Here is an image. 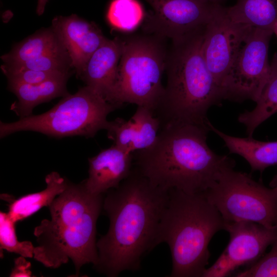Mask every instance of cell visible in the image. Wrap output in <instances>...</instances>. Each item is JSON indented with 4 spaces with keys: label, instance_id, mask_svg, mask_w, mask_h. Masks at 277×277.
Masks as SVG:
<instances>
[{
    "label": "cell",
    "instance_id": "1",
    "mask_svg": "<svg viewBox=\"0 0 277 277\" xmlns=\"http://www.w3.org/2000/svg\"><path fill=\"white\" fill-rule=\"evenodd\" d=\"M169 191L154 186L133 167L129 175L104 197L109 219L107 233L96 242V270L109 277L137 271L142 259L159 244L161 220Z\"/></svg>",
    "mask_w": 277,
    "mask_h": 277
},
{
    "label": "cell",
    "instance_id": "2",
    "mask_svg": "<svg viewBox=\"0 0 277 277\" xmlns=\"http://www.w3.org/2000/svg\"><path fill=\"white\" fill-rule=\"evenodd\" d=\"M209 128L171 122L162 124L150 147L133 153L134 168L154 186L200 194L208 189L234 161L214 152L207 143Z\"/></svg>",
    "mask_w": 277,
    "mask_h": 277
},
{
    "label": "cell",
    "instance_id": "3",
    "mask_svg": "<svg viewBox=\"0 0 277 277\" xmlns=\"http://www.w3.org/2000/svg\"><path fill=\"white\" fill-rule=\"evenodd\" d=\"M103 195L89 193L83 182H69L48 207L51 219L43 220L34 228L37 245L34 259L53 269L71 260L76 276L84 265L94 266L98 261L96 222L103 209Z\"/></svg>",
    "mask_w": 277,
    "mask_h": 277
},
{
    "label": "cell",
    "instance_id": "4",
    "mask_svg": "<svg viewBox=\"0 0 277 277\" xmlns=\"http://www.w3.org/2000/svg\"><path fill=\"white\" fill-rule=\"evenodd\" d=\"M205 28L173 41L166 67L167 85L155 112L162 125L180 122L209 128L207 111L223 100L203 54Z\"/></svg>",
    "mask_w": 277,
    "mask_h": 277
},
{
    "label": "cell",
    "instance_id": "5",
    "mask_svg": "<svg viewBox=\"0 0 277 277\" xmlns=\"http://www.w3.org/2000/svg\"><path fill=\"white\" fill-rule=\"evenodd\" d=\"M225 226L220 213L203 193L169 190L159 242L169 247L172 262L170 276L202 277L210 256L209 242Z\"/></svg>",
    "mask_w": 277,
    "mask_h": 277
},
{
    "label": "cell",
    "instance_id": "6",
    "mask_svg": "<svg viewBox=\"0 0 277 277\" xmlns=\"http://www.w3.org/2000/svg\"><path fill=\"white\" fill-rule=\"evenodd\" d=\"M117 109L87 86L68 94L48 111L11 123H0V137L31 131L55 137L80 135L93 137L106 130L107 116Z\"/></svg>",
    "mask_w": 277,
    "mask_h": 277
},
{
    "label": "cell",
    "instance_id": "7",
    "mask_svg": "<svg viewBox=\"0 0 277 277\" xmlns=\"http://www.w3.org/2000/svg\"><path fill=\"white\" fill-rule=\"evenodd\" d=\"M114 104L124 103L145 107L155 114L163 97L162 78L167 57L159 40L145 37L121 39Z\"/></svg>",
    "mask_w": 277,
    "mask_h": 277
},
{
    "label": "cell",
    "instance_id": "8",
    "mask_svg": "<svg viewBox=\"0 0 277 277\" xmlns=\"http://www.w3.org/2000/svg\"><path fill=\"white\" fill-rule=\"evenodd\" d=\"M234 167L224 169L203 194L225 222L247 221L277 226V188H267Z\"/></svg>",
    "mask_w": 277,
    "mask_h": 277
},
{
    "label": "cell",
    "instance_id": "9",
    "mask_svg": "<svg viewBox=\"0 0 277 277\" xmlns=\"http://www.w3.org/2000/svg\"><path fill=\"white\" fill-rule=\"evenodd\" d=\"M273 34L271 30L250 28L228 72L223 89L224 99L256 102L270 73L268 49Z\"/></svg>",
    "mask_w": 277,
    "mask_h": 277
},
{
    "label": "cell",
    "instance_id": "10",
    "mask_svg": "<svg viewBox=\"0 0 277 277\" xmlns=\"http://www.w3.org/2000/svg\"><path fill=\"white\" fill-rule=\"evenodd\" d=\"M152 7L147 31L175 41L205 28L220 4L207 0H145Z\"/></svg>",
    "mask_w": 277,
    "mask_h": 277
},
{
    "label": "cell",
    "instance_id": "11",
    "mask_svg": "<svg viewBox=\"0 0 277 277\" xmlns=\"http://www.w3.org/2000/svg\"><path fill=\"white\" fill-rule=\"evenodd\" d=\"M251 28L231 21L226 13V7L222 6L205 27L202 52L223 98V87L228 72Z\"/></svg>",
    "mask_w": 277,
    "mask_h": 277
},
{
    "label": "cell",
    "instance_id": "12",
    "mask_svg": "<svg viewBox=\"0 0 277 277\" xmlns=\"http://www.w3.org/2000/svg\"><path fill=\"white\" fill-rule=\"evenodd\" d=\"M51 27L68 53L72 68L80 77L91 56L107 38L94 23L76 14L56 16Z\"/></svg>",
    "mask_w": 277,
    "mask_h": 277
},
{
    "label": "cell",
    "instance_id": "13",
    "mask_svg": "<svg viewBox=\"0 0 277 277\" xmlns=\"http://www.w3.org/2000/svg\"><path fill=\"white\" fill-rule=\"evenodd\" d=\"M224 230L228 232L230 240L223 252L234 270L257 261L277 240V226L270 228L251 222H225Z\"/></svg>",
    "mask_w": 277,
    "mask_h": 277
},
{
    "label": "cell",
    "instance_id": "14",
    "mask_svg": "<svg viewBox=\"0 0 277 277\" xmlns=\"http://www.w3.org/2000/svg\"><path fill=\"white\" fill-rule=\"evenodd\" d=\"M161 125V120L153 111L144 106H137L129 120L117 117L109 121L106 130L108 138L113 142V145L133 153L154 144Z\"/></svg>",
    "mask_w": 277,
    "mask_h": 277
},
{
    "label": "cell",
    "instance_id": "15",
    "mask_svg": "<svg viewBox=\"0 0 277 277\" xmlns=\"http://www.w3.org/2000/svg\"><path fill=\"white\" fill-rule=\"evenodd\" d=\"M88 177L83 181L87 190L95 195H104L117 188L130 174L133 153L113 145L88 159Z\"/></svg>",
    "mask_w": 277,
    "mask_h": 277
},
{
    "label": "cell",
    "instance_id": "16",
    "mask_svg": "<svg viewBox=\"0 0 277 277\" xmlns=\"http://www.w3.org/2000/svg\"><path fill=\"white\" fill-rule=\"evenodd\" d=\"M121 55V39L107 38L91 56L80 77L86 86L117 108L114 95Z\"/></svg>",
    "mask_w": 277,
    "mask_h": 277
},
{
    "label": "cell",
    "instance_id": "17",
    "mask_svg": "<svg viewBox=\"0 0 277 277\" xmlns=\"http://www.w3.org/2000/svg\"><path fill=\"white\" fill-rule=\"evenodd\" d=\"M70 75L34 85L8 82V88L17 97V101L10 109L20 118L32 115L33 108L38 104L69 94L66 84Z\"/></svg>",
    "mask_w": 277,
    "mask_h": 277
},
{
    "label": "cell",
    "instance_id": "18",
    "mask_svg": "<svg viewBox=\"0 0 277 277\" xmlns=\"http://www.w3.org/2000/svg\"><path fill=\"white\" fill-rule=\"evenodd\" d=\"M208 124L210 130L224 141L229 153L243 157L250 166L252 171L262 173L266 168L277 165V141L264 142L252 136H233L219 130L209 121Z\"/></svg>",
    "mask_w": 277,
    "mask_h": 277
},
{
    "label": "cell",
    "instance_id": "19",
    "mask_svg": "<svg viewBox=\"0 0 277 277\" xmlns=\"http://www.w3.org/2000/svg\"><path fill=\"white\" fill-rule=\"evenodd\" d=\"M69 182L57 172L52 171L45 177L46 187L39 192L28 194L17 199H10L8 214L16 223L31 216L43 207H49L54 199L67 188Z\"/></svg>",
    "mask_w": 277,
    "mask_h": 277
},
{
    "label": "cell",
    "instance_id": "20",
    "mask_svg": "<svg viewBox=\"0 0 277 277\" xmlns=\"http://www.w3.org/2000/svg\"><path fill=\"white\" fill-rule=\"evenodd\" d=\"M226 11L233 22L251 27L273 32L277 23V0H236Z\"/></svg>",
    "mask_w": 277,
    "mask_h": 277
},
{
    "label": "cell",
    "instance_id": "21",
    "mask_svg": "<svg viewBox=\"0 0 277 277\" xmlns=\"http://www.w3.org/2000/svg\"><path fill=\"white\" fill-rule=\"evenodd\" d=\"M270 63L268 80L251 111H246L238 116V121L246 127L248 136L263 122L277 113V53Z\"/></svg>",
    "mask_w": 277,
    "mask_h": 277
},
{
    "label": "cell",
    "instance_id": "22",
    "mask_svg": "<svg viewBox=\"0 0 277 277\" xmlns=\"http://www.w3.org/2000/svg\"><path fill=\"white\" fill-rule=\"evenodd\" d=\"M65 48L52 27L40 31L2 55L4 64L14 66Z\"/></svg>",
    "mask_w": 277,
    "mask_h": 277
},
{
    "label": "cell",
    "instance_id": "23",
    "mask_svg": "<svg viewBox=\"0 0 277 277\" xmlns=\"http://www.w3.org/2000/svg\"><path fill=\"white\" fill-rule=\"evenodd\" d=\"M107 16L109 22L114 28L130 31L142 22L144 11L137 0H112Z\"/></svg>",
    "mask_w": 277,
    "mask_h": 277
},
{
    "label": "cell",
    "instance_id": "24",
    "mask_svg": "<svg viewBox=\"0 0 277 277\" xmlns=\"http://www.w3.org/2000/svg\"><path fill=\"white\" fill-rule=\"evenodd\" d=\"M3 65L11 68L44 71L70 73L71 61L65 48L45 54L35 58L14 65Z\"/></svg>",
    "mask_w": 277,
    "mask_h": 277
},
{
    "label": "cell",
    "instance_id": "25",
    "mask_svg": "<svg viewBox=\"0 0 277 277\" xmlns=\"http://www.w3.org/2000/svg\"><path fill=\"white\" fill-rule=\"evenodd\" d=\"M34 247L28 241L17 240L15 232V223L8 212H0V249L1 252L6 250L19 254L25 258H33Z\"/></svg>",
    "mask_w": 277,
    "mask_h": 277
},
{
    "label": "cell",
    "instance_id": "26",
    "mask_svg": "<svg viewBox=\"0 0 277 277\" xmlns=\"http://www.w3.org/2000/svg\"><path fill=\"white\" fill-rule=\"evenodd\" d=\"M1 69L7 77L8 82L30 85L41 83L65 75H70V73L13 69L3 65H2Z\"/></svg>",
    "mask_w": 277,
    "mask_h": 277
},
{
    "label": "cell",
    "instance_id": "27",
    "mask_svg": "<svg viewBox=\"0 0 277 277\" xmlns=\"http://www.w3.org/2000/svg\"><path fill=\"white\" fill-rule=\"evenodd\" d=\"M237 277H277V240L271 250L245 270L236 274Z\"/></svg>",
    "mask_w": 277,
    "mask_h": 277
},
{
    "label": "cell",
    "instance_id": "28",
    "mask_svg": "<svg viewBox=\"0 0 277 277\" xmlns=\"http://www.w3.org/2000/svg\"><path fill=\"white\" fill-rule=\"evenodd\" d=\"M234 269L224 252H222L215 263L206 268L202 277H225L230 275Z\"/></svg>",
    "mask_w": 277,
    "mask_h": 277
},
{
    "label": "cell",
    "instance_id": "29",
    "mask_svg": "<svg viewBox=\"0 0 277 277\" xmlns=\"http://www.w3.org/2000/svg\"><path fill=\"white\" fill-rule=\"evenodd\" d=\"M25 258L20 255L14 260V267L10 274L11 277H30L32 276L31 264Z\"/></svg>",
    "mask_w": 277,
    "mask_h": 277
},
{
    "label": "cell",
    "instance_id": "30",
    "mask_svg": "<svg viewBox=\"0 0 277 277\" xmlns=\"http://www.w3.org/2000/svg\"><path fill=\"white\" fill-rule=\"evenodd\" d=\"M48 0H38L36 7V13L38 15L43 14L46 5Z\"/></svg>",
    "mask_w": 277,
    "mask_h": 277
},
{
    "label": "cell",
    "instance_id": "31",
    "mask_svg": "<svg viewBox=\"0 0 277 277\" xmlns=\"http://www.w3.org/2000/svg\"><path fill=\"white\" fill-rule=\"evenodd\" d=\"M269 185L270 187H275L277 188V172L270 181Z\"/></svg>",
    "mask_w": 277,
    "mask_h": 277
},
{
    "label": "cell",
    "instance_id": "32",
    "mask_svg": "<svg viewBox=\"0 0 277 277\" xmlns=\"http://www.w3.org/2000/svg\"><path fill=\"white\" fill-rule=\"evenodd\" d=\"M207 1L214 3L220 4V2L222 1L223 0H207Z\"/></svg>",
    "mask_w": 277,
    "mask_h": 277
},
{
    "label": "cell",
    "instance_id": "33",
    "mask_svg": "<svg viewBox=\"0 0 277 277\" xmlns=\"http://www.w3.org/2000/svg\"><path fill=\"white\" fill-rule=\"evenodd\" d=\"M273 34H275L276 36H277V23L275 25L274 29H273Z\"/></svg>",
    "mask_w": 277,
    "mask_h": 277
}]
</instances>
